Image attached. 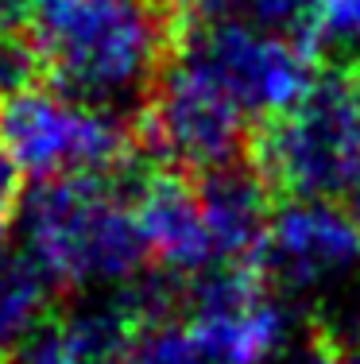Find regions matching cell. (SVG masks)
Instances as JSON below:
<instances>
[{
  "mask_svg": "<svg viewBox=\"0 0 360 364\" xmlns=\"http://www.w3.org/2000/svg\"><path fill=\"white\" fill-rule=\"evenodd\" d=\"M136 124L163 171L186 178L236 167L256 144L252 120L178 55L143 101Z\"/></svg>",
  "mask_w": 360,
  "mask_h": 364,
  "instance_id": "cell-6",
  "label": "cell"
},
{
  "mask_svg": "<svg viewBox=\"0 0 360 364\" xmlns=\"http://www.w3.org/2000/svg\"><path fill=\"white\" fill-rule=\"evenodd\" d=\"M159 4L167 8V12H175V16H178V12H182V8H194V4H198V0H159Z\"/></svg>",
  "mask_w": 360,
  "mask_h": 364,
  "instance_id": "cell-18",
  "label": "cell"
},
{
  "mask_svg": "<svg viewBox=\"0 0 360 364\" xmlns=\"http://www.w3.org/2000/svg\"><path fill=\"white\" fill-rule=\"evenodd\" d=\"M287 349V310L256 264H217L182 279L178 314L156 318L124 364H271Z\"/></svg>",
  "mask_w": 360,
  "mask_h": 364,
  "instance_id": "cell-3",
  "label": "cell"
},
{
  "mask_svg": "<svg viewBox=\"0 0 360 364\" xmlns=\"http://www.w3.org/2000/svg\"><path fill=\"white\" fill-rule=\"evenodd\" d=\"M345 198H349V205H345V210L353 213L356 225H360V175L353 178V186H349V194H345Z\"/></svg>",
  "mask_w": 360,
  "mask_h": 364,
  "instance_id": "cell-17",
  "label": "cell"
},
{
  "mask_svg": "<svg viewBox=\"0 0 360 364\" xmlns=\"http://www.w3.org/2000/svg\"><path fill=\"white\" fill-rule=\"evenodd\" d=\"M28 20V0H0V36H20Z\"/></svg>",
  "mask_w": 360,
  "mask_h": 364,
  "instance_id": "cell-15",
  "label": "cell"
},
{
  "mask_svg": "<svg viewBox=\"0 0 360 364\" xmlns=\"http://www.w3.org/2000/svg\"><path fill=\"white\" fill-rule=\"evenodd\" d=\"M271 364H349L345 357H341L337 349H333L329 341H325V333L318 329L314 337H306V341L290 345V349H283Z\"/></svg>",
  "mask_w": 360,
  "mask_h": 364,
  "instance_id": "cell-14",
  "label": "cell"
},
{
  "mask_svg": "<svg viewBox=\"0 0 360 364\" xmlns=\"http://www.w3.org/2000/svg\"><path fill=\"white\" fill-rule=\"evenodd\" d=\"M256 267L276 294H325L360 272V225L345 205L287 198L268 225Z\"/></svg>",
  "mask_w": 360,
  "mask_h": 364,
  "instance_id": "cell-8",
  "label": "cell"
},
{
  "mask_svg": "<svg viewBox=\"0 0 360 364\" xmlns=\"http://www.w3.org/2000/svg\"><path fill=\"white\" fill-rule=\"evenodd\" d=\"M252 163L276 194L322 202L349 194L360 175V97L345 63L318 70L295 105L256 132Z\"/></svg>",
  "mask_w": 360,
  "mask_h": 364,
  "instance_id": "cell-4",
  "label": "cell"
},
{
  "mask_svg": "<svg viewBox=\"0 0 360 364\" xmlns=\"http://www.w3.org/2000/svg\"><path fill=\"white\" fill-rule=\"evenodd\" d=\"M194 8H198V20L240 23V28L298 39L314 47L322 0H198Z\"/></svg>",
  "mask_w": 360,
  "mask_h": 364,
  "instance_id": "cell-12",
  "label": "cell"
},
{
  "mask_svg": "<svg viewBox=\"0 0 360 364\" xmlns=\"http://www.w3.org/2000/svg\"><path fill=\"white\" fill-rule=\"evenodd\" d=\"M4 245H8V229H4V213H0V259L8 256V248H4Z\"/></svg>",
  "mask_w": 360,
  "mask_h": 364,
  "instance_id": "cell-19",
  "label": "cell"
},
{
  "mask_svg": "<svg viewBox=\"0 0 360 364\" xmlns=\"http://www.w3.org/2000/svg\"><path fill=\"white\" fill-rule=\"evenodd\" d=\"M349 74H353V85H356V97H360V63H345Z\"/></svg>",
  "mask_w": 360,
  "mask_h": 364,
  "instance_id": "cell-20",
  "label": "cell"
},
{
  "mask_svg": "<svg viewBox=\"0 0 360 364\" xmlns=\"http://www.w3.org/2000/svg\"><path fill=\"white\" fill-rule=\"evenodd\" d=\"M136 120L62 97L50 85H28L0 97V140L16 171L36 182L128 175L136 163Z\"/></svg>",
  "mask_w": 360,
  "mask_h": 364,
  "instance_id": "cell-5",
  "label": "cell"
},
{
  "mask_svg": "<svg viewBox=\"0 0 360 364\" xmlns=\"http://www.w3.org/2000/svg\"><path fill=\"white\" fill-rule=\"evenodd\" d=\"M310 43L252 31L240 23H209L178 39V58L213 82L248 120H276L314 85Z\"/></svg>",
  "mask_w": 360,
  "mask_h": 364,
  "instance_id": "cell-7",
  "label": "cell"
},
{
  "mask_svg": "<svg viewBox=\"0 0 360 364\" xmlns=\"http://www.w3.org/2000/svg\"><path fill=\"white\" fill-rule=\"evenodd\" d=\"M132 205L148 256L170 275H198L217 267L209 225H205L194 178L175 171H148L132 178Z\"/></svg>",
  "mask_w": 360,
  "mask_h": 364,
  "instance_id": "cell-9",
  "label": "cell"
},
{
  "mask_svg": "<svg viewBox=\"0 0 360 364\" xmlns=\"http://www.w3.org/2000/svg\"><path fill=\"white\" fill-rule=\"evenodd\" d=\"M23 36L62 97L136 120L178 55V16L159 0H28Z\"/></svg>",
  "mask_w": 360,
  "mask_h": 364,
  "instance_id": "cell-1",
  "label": "cell"
},
{
  "mask_svg": "<svg viewBox=\"0 0 360 364\" xmlns=\"http://www.w3.org/2000/svg\"><path fill=\"white\" fill-rule=\"evenodd\" d=\"M58 283L28 252L0 259V364L20 357L58 318Z\"/></svg>",
  "mask_w": 360,
  "mask_h": 364,
  "instance_id": "cell-11",
  "label": "cell"
},
{
  "mask_svg": "<svg viewBox=\"0 0 360 364\" xmlns=\"http://www.w3.org/2000/svg\"><path fill=\"white\" fill-rule=\"evenodd\" d=\"M198 202L209 225L217 264H256L268 237V225L276 218V190L256 171V163H236V167L213 171V175L194 178Z\"/></svg>",
  "mask_w": 360,
  "mask_h": 364,
  "instance_id": "cell-10",
  "label": "cell"
},
{
  "mask_svg": "<svg viewBox=\"0 0 360 364\" xmlns=\"http://www.w3.org/2000/svg\"><path fill=\"white\" fill-rule=\"evenodd\" d=\"M8 364H55V360H50L47 353L39 349V345H28V349H23L20 357H12V360H8Z\"/></svg>",
  "mask_w": 360,
  "mask_h": 364,
  "instance_id": "cell-16",
  "label": "cell"
},
{
  "mask_svg": "<svg viewBox=\"0 0 360 364\" xmlns=\"http://www.w3.org/2000/svg\"><path fill=\"white\" fill-rule=\"evenodd\" d=\"M20 237L58 291H120L148 272L128 175L36 182L20 198Z\"/></svg>",
  "mask_w": 360,
  "mask_h": 364,
  "instance_id": "cell-2",
  "label": "cell"
},
{
  "mask_svg": "<svg viewBox=\"0 0 360 364\" xmlns=\"http://www.w3.org/2000/svg\"><path fill=\"white\" fill-rule=\"evenodd\" d=\"M314 43L329 47L345 63H360V0H322Z\"/></svg>",
  "mask_w": 360,
  "mask_h": 364,
  "instance_id": "cell-13",
  "label": "cell"
}]
</instances>
